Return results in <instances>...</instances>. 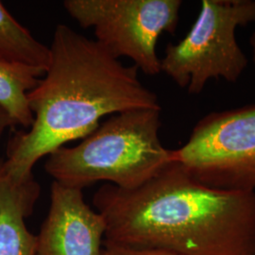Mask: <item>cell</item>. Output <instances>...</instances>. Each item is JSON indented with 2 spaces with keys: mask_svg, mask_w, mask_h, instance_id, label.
Listing matches in <instances>:
<instances>
[{
  "mask_svg": "<svg viewBox=\"0 0 255 255\" xmlns=\"http://www.w3.org/2000/svg\"><path fill=\"white\" fill-rule=\"evenodd\" d=\"M44 75L36 68L0 60V107L7 112L15 126L27 129L32 125L34 118L27 94Z\"/></svg>",
  "mask_w": 255,
  "mask_h": 255,
  "instance_id": "cell-9",
  "label": "cell"
},
{
  "mask_svg": "<svg viewBox=\"0 0 255 255\" xmlns=\"http://www.w3.org/2000/svg\"><path fill=\"white\" fill-rule=\"evenodd\" d=\"M181 0H65L66 12L119 59L127 57L148 76L161 73L156 46L164 32L174 35Z\"/></svg>",
  "mask_w": 255,
  "mask_h": 255,
  "instance_id": "cell-5",
  "label": "cell"
},
{
  "mask_svg": "<svg viewBox=\"0 0 255 255\" xmlns=\"http://www.w3.org/2000/svg\"><path fill=\"white\" fill-rule=\"evenodd\" d=\"M255 22V0H202L187 34L165 47L161 72L193 96L213 79L237 82L249 61L236 31Z\"/></svg>",
  "mask_w": 255,
  "mask_h": 255,
  "instance_id": "cell-4",
  "label": "cell"
},
{
  "mask_svg": "<svg viewBox=\"0 0 255 255\" xmlns=\"http://www.w3.org/2000/svg\"><path fill=\"white\" fill-rule=\"evenodd\" d=\"M43 79L27 94L33 123L9 141L0 168L14 182L33 178L37 162L65 144L83 139L102 118L128 111L162 109L157 95L96 40L66 25L55 28Z\"/></svg>",
  "mask_w": 255,
  "mask_h": 255,
  "instance_id": "cell-1",
  "label": "cell"
},
{
  "mask_svg": "<svg viewBox=\"0 0 255 255\" xmlns=\"http://www.w3.org/2000/svg\"><path fill=\"white\" fill-rule=\"evenodd\" d=\"M40 192L34 178L14 182L0 168V255H36L37 237L28 231L26 219Z\"/></svg>",
  "mask_w": 255,
  "mask_h": 255,
  "instance_id": "cell-8",
  "label": "cell"
},
{
  "mask_svg": "<svg viewBox=\"0 0 255 255\" xmlns=\"http://www.w3.org/2000/svg\"><path fill=\"white\" fill-rule=\"evenodd\" d=\"M173 160L211 188L255 192V103L203 117Z\"/></svg>",
  "mask_w": 255,
  "mask_h": 255,
  "instance_id": "cell-6",
  "label": "cell"
},
{
  "mask_svg": "<svg viewBox=\"0 0 255 255\" xmlns=\"http://www.w3.org/2000/svg\"><path fill=\"white\" fill-rule=\"evenodd\" d=\"M0 60L46 72L50 48L39 42L0 2Z\"/></svg>",
  "mask_w": 255,
  "mask_h": 255,
  "instance_id": "cell-10",
  "label": "cell"
},
{
  "mask_svg": "<svg viewBox=\"0 0 255 255\" xmlns=\"http://www.w3.org/2000/svg\"><path fill=\"white\" fill-rule=\"evenodd\" d=\"M105 233L103 217L85 202L82 189L52 182L36 255H102Z\"/></svg>",
  "mask_w": 255,
  "mask_h": 255,
  "instance_id": "cell-7",
  "label": "cell"
},
{
  "mask_svg": "<svg viewBox=\"0 0 255 255\" xmlns=\"http://www.w3.org/2000/svg\"><path fill=\"white\" fill-rule=\"evenodd\" d=\"M93 203L106 243L174 255H255V192L211 188L174 160L134 189L101 186Z\"/></svg>",
  "mask_w": 255,
  "mask_h": 255,
  "instance_id": "cell-2",
  "label": "cell"
},
{
  "mask_svg": "<svg viewBox=\"0 0 255 255\" xmlns=\"http://www.w3.org/2000/svg\"><path fill=\"white\" fill-rule=\"evenodd\" d=\"M250 45L252 46V52H253V62L255 65V31L252 34L250 38Z\"/></svg>",
  "mask_w": 255,
  "mask_h": 255,
  "instance_id": "cell-13",
  "label": "cell"
},
{
  "mask_svg": "<svg viewBox=\"0 0 255 255\" xmlns=\"http://www.w3.org/2000/svg\"><path fill=\"white\" fill-rule=\"evenodd\" d=\"M161 110L128 111L112 116L73 146H62L46 160L54 182L83 189L108 182L120 189L139 187L173 161V149L159 136Z\"/></svg>",
  "mask_w": 255,
  "mask_h": 255,
  "instance_id": "cell-3",
  "label": "cell"
},
{
  "mask_svg": "<svg viewBox=\"0 0 255 255\" xmlns=\"http://www.w3.org/2000/svg\"><path fill=\"white\" fill-rule=\"evenodd\" d=\"M102 255H174L170 253L152 250V249H142L132 247L119 246L104 242Z\"/></svg>",
  "mask_w": 255,
  "mask_h": 255,
  "instance_id": "cell-11",
  "label": "cell"
},
{
  "mask_svg": "<svg viewBox=\"0 0 255 255\" xmlns=\"http://www.w3.org/2000/svg\"><path fill=\"white\" fill-rule=\"evenodd\" d=\"M14 126L15 124L13 120L10 119V117L7 114L6 111H4L0 107V140L7 128L14 127Z\"/></svg>",
  "mask_w": 255,
  "mask_h": 255,
  "instance_id": "cell-12",
  "label": "cell"
}]
</instances>
